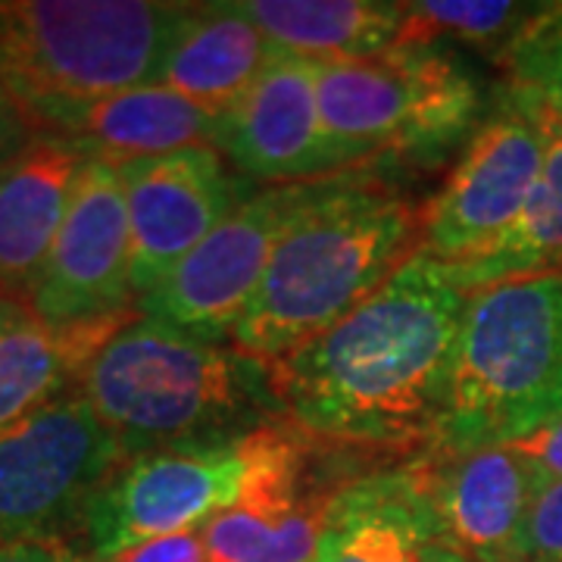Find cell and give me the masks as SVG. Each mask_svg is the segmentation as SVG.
I'll return each mask as SVG.
<instances>
[{"label":"cell","instance_id":"cell-1","mask_svg":"<svg viewBox=\"0 0 562 562\" xmlns=\"http://www.w3.org/2000/svg\"><path fill=\"white\" fill-rule=\"evenodd\" d=\"M465 301L441 262L416 254L350 316L269 366L284 419L353 450L435 443Z\"/></svg>","mask_w":562,"mask_h":562},{"label":"cell","instance_id":"cell-2","mask_svg":"<svg viewBox=\"0 0 562 562\" xmlns=\"http://www.w3.org/2000/svg\"><path fill=\"white\" fill-rule=\"evenodd\" d=\"M422 222L391 184L353 172L322 179L232 328V347L272 366L319 338L419 254Z\"/></svg>","mask_w":562,"mask_h":562},{"label":"cell","instance_id":"cell-3","mask_svg":"<svg viewBox=\"0 0 562 562\" xmlns=\"http://www.w3.org/2000/svg\"><path fill=\"white\" fill-rule=\"evenodd\" d=\"M128 457L241 443L281 413L266 362L138 313L85 366L79 387Z\"/></svg>","mask_w":562,"mask_h":562},{"label":"cell","instance_id":"cell-4","mask_svg":"<svg viewBox=\"0 0 562 562\" xmlns=\"http://www.w3.org/2000/svg\"><path fill=\"white\" fill-rule=\"evenodd\" d=\"M562 416V272L472 291L438 447H513Z\"/></svg>","mask_w":562,"mask_h":562},{"label":"cell","instance_id":"cell-5","mask_svg":"<svg viewBox=\"0 0 562 562\" xmlns=\"http://www.w3.org/2000/svg\"><path fill=\"white\" fill-rule=\"evenodd\" d=\"M184 7L150 0L0 3V81L38 132L69 106L160 81Z\"/></svg>","mask_w":562,"mask_h":562},{"label":"cell","instance_id":"cell-6","mask_svg":"<svg viewBox=\"0 0 562 562\" xmlns=\"http://www.w3.org/2000/svg\"><path fill=\"white\" fill-rule=\"evenodd\" d=\"M322 128L335 172L384 160H435L472 138L482 88L438 44H394L366 60L319 66Z\"/></svg>","mask_w":562,"mask_h":562},{"label":"cell","instance_id":"cell-7","mask_svg":"<svg viewBox=\"0 0 562 562\" xmlns=\"http://www.w3.org/2000/svg\"><path fill=\"white\" fill-rule=\"evenodd\" d=\"M244 457L238 494L201 528L210 560L313 562L331 503L360 479L353 447L276 419L244 441Z\"/></svg>","mask_w":562,"mask_h":562},{"label":"cell","instance_id":"cell-8","mask_svg":"<svg viewBox=\"0 0 562 562\" xmlns=\"http://www.w3.org/2000/svg\"><path fill=\"white\" fill-rule=\"evenodd\" d=\"M128 460L81 394L0 428V543L79 535L91 497Z\"/></svg>","mask_w":562,"mask_h":562},{"label":"cell","instance_id":"cell-9","mask_svg":"<svg viewBox=\"0 0 562 562\" xmlns=\"http://www.w3.org/2000/svg\"><path fill=\"white\" fill-rule=\"evenodd\" d=\"M319 181L250 191L150 294L140 297L138 313L206 341L228 338L254 301L288 225L301 216Z\"/></svg>","mask_w":562,"mask_h":562},{"label":"cell","instance_id":"cell-10","mask_svg":"<svg viewBox=\"0 0 562 562\" xmlns=\"http://www.w3.org/2000/svg\"><path fill=\"white\" fill-rule=\"evenodd\" d=\"M244 462V441L128 457L85 509V560H113L128 547L203 528L238 494Z\"/></svg>","mask_w":562,"mask_h":562},{"label":"cell","instance_id":"cell-11","mask_svg":"<svg viewBox=\"0 0 562 562\" xmlns=\"http://www.w3.org/2000/svg\"><path fill=\"white\" fill-rule=\"evenodd\" d=\"M547 144L550 125L541 113L503 94L501 106L472 132L453 176L428 203L419 254L457 266L501 238L541 179Z\"/></svg>","mask_w":562,"mask_h":562},{"label":"cell","instance_id":"cell-12","mask_svg":"<svg viewBox=\"0 0 562 562\" xmlns=\"http://www.w3.org/2000/svg\"><path fill=\"white\" fill-rule=\"evenodd\" d=\"M120 169L132 228V294H150L250 194L216 147H184Z\"/></svg>","mask_w":562,"mask_h":562},{"label":"cell","instance_id":"cell-13","mask_svg":"<svg viewBox=\"0 0 562 562\" xmlns=\"http://www.w3.org/2000/svg\"><path fill=\"white\" fill-rule=\"evenodd\" d=\"M138 310L132 294V228L120 169L88 160L54 250L29 297L44 325H76Z\"/></svg>","mask_w":562,"mask_h":562},{"label":"cell","instance_id":"cell-14","mask_svg":"<svg viewBox=\"0 0 562 562\" xmlns=\"http://www.w3.org/2000/svg\"><path fill=\"white\" fill-rule=\"evenodd\" d=\"M216 150L241 179L269 188L338 176L322 128L319 63L272 47L260 79L222 120Z\"/></svg>","mask_w":562,"mask_h":562},{"label":"cell","instance_id":"cell-15","mask_svg":"<svg viewBox=\"0 0 562 562\" xmlns=\"http://www.w3.org/2000/svg\"><path fill=\"white\" fill-rule=\"evenodd\" d=\"M409 465L465 560L522 562L525 525L543 479L516 447L431 443Z\"/></svg>","mask_w":562,"mask_h":562},{"label":"cell","instance_id":"cell-16","mask_svg":"<svg viewBox=\"0 0 562 562\" xmlns=\"http://www.w3.org/2000/svg\"><path fill=\"white\" fill-rule=\"evenodd\" d=\"M313 562H469L413 465L375 469L331 503Z\"/></svg>","mask_w":562,"mask_h":562},{"label":"cell","instance_id":"cell-17","mask_svg":"<svg viewBox=\"0 0 562 562\" xmlns=\"http://www.w3.org/2000/svg\"><path fill=\"white\" fill-rule=\"evenodd\" d=\"M85 166L76 144L35 135L0 169V297L29 306Z\"/></svg>","mask_w":562,"mask_h":562},{"label":"cell","instance_id":"cell-18","mask_svg":"<svg viewBox=\"0 0 562 562\" xmlns=\"http://www.w3.org/2000/svg\"><path fill=\"white\" fill-rule=\"evenodd\" d=\"M220 132L222 120L160 81L69 106L38 128V135L69 140L88 160L110 166L162 157L203 144L216 147Z\"/></svg>","mask_w":562,"mask_h":562},{"label":"cell","instance_id":"cell-19","mask_svg":"<svg viewBox=\"0 0 562 562\" xmlns=\"http://www.w3.org/2000/svg\"><path fill=\"white\" fill-rule=\"evenodd\" d=\"M269 57L272 44L241 3H188L162 57L160 85L225 120Z\"/></svg>","mask_w":562,"mask_h":562},{"label":"cell","instance_id":"cell-20","mask_svg":"<svg viewBox=\"0 0 562 562\" xmlns=\"http://www.w3.org/2000/svg\"><path fill=\"white\" fill-rule=\"evenodd\" d=\"M266 41L310 63L366 60L401 44L403 3L384 0H244Z\"/></svg>","mask_w":562,"mask_h":562},{"label":"cell","instance_id":"cell-21","mask_svg":"<svg viewBox=\"0 0 562 562\" xmlns=\"http://www.w3.org/2000/svg\"><path fill=\"white\" fill-rule=\"evenodd\" d=\"M135 316L138 310L76 325H44L32 316L0 331V428L79 387L85 366Z\"/></svg>","mask_w":562,"mask_h":562},{"label":"cell","instance_id":"cell-22","mask_svg":"<svg viewBox=\"0 0 562 562\" xmlns=\"http://www.w3.org/2000/svg\"><path fill=\"white\" fill-rule=\"evenodd\" d=\"M443 272L465 294L501 281L562 272V132L557 125H550L541 179L519 216L509 222L501 238H494L469 260L443 266Z\"/></svg>","mask_w":562,"mask_h":562},{"label":"cell","instance_id":"cell-23","mask_svg":"<svg viewBox=\"0 0 562 562\" xmlns=\"http://www.w3.org/2000/svg\"><path fill=\"white\" fill-rule=\"evenodd\" d=\"M541 3L413 0L403 3L401 44H465L501 60Z\"/></svg>","mask_w":562,"mask_h":562},{"label":"cell","instance_id":"cell-24","mask_svg":"<svg viewBox=\"0 0 562 562\" xmlns=\"http://www.w3.org/2000/svg\"><path fill=\"white\" fill-rule=\"evenodd\" d=\"M506 94L562 132V3H541L501 57Z\"/></svg>","mask_w":562,"mask_h":562},{"label":"cell","instance_id":"cell-25","mask_svg":"<svg viewBox=\"0 0 562 562\" xmlns=\"http://www.w3.org/2000/svg\"><path fill=\"white\" fill-rule=\"evenodd\" d=\"M522 562H562V482H543L528 513Z\"/></svg>","mask_w":562,"mask_h":562},{"label":"cell","instance_id":"cell-26","mask_svg":"<svg viewBox=\"0 0 562 562\" xmlns=\"http://www.w3.org/2000/svg\"><path fill=\"white\" fill-rule=\"evenodd\" d=\"M103 562H213L210 560V550L203 541L201 528H191V531H179V535H169V538H157V541L138 543V547H128L116 553L113 560Z\"/></svg>","mask_w":562,"mask_h":562},{"label":"cell","instance_id":"cell-27","mask_svg":"<svg viewBox=\"0 0 562 562\" xmlns=\"http://www.w3.org/2000/svg\"><path fill=\"white\" fill-rule=\"evenodd\" d=\"M513 447L538 469L543 482H562V416Z\"/></svg>","mask_w":562,"mask_h":562},{"label":"cell","instance_id":"cell-28","mask_svg":"<svg viewBox=\"0 0 562 562\" xmlns=\"http://www.w3.org/2000/svg\"><path fill=\"white\" fill-rule=\"evenodd\" d=\"M35 135H38L35 125L29 122L16 98L0 81V169L13 160L22 147H29V140L35 138Z\"/></svg>","mask_w":562,"mask_h":562},{"label":"cell","instance_id":"cell-29","mask_svg":"<svg viewBox=\"0 0 562 562\" xmlns=\"http://www.w3.org/2000/svg\"><path fill=\"white\" fill-rule=\"evenodd\" d=\"M0 562H88L66 541H3Z\"/></svg>","mask_w":562,"mask_h":562},{"label":"cell","instance_id":"cell-30","mask_svg":"<svg viewBox=\"0 0 562 562\" xmlns=\"http://www.w3.org/2000/svg\"><path fill=\"white\" fill-rule=\"evenodd\" d=\"M25 319H32V313H29L25 303L0 297V331H7V328H13V325H20Z\"/></svg>","mask_w":562,"mask_h":562}]
</instances>
